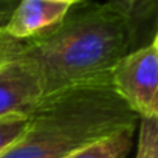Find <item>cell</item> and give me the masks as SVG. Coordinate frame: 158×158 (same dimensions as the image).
<instances>
[{"mask_svg":"<svg viewBox=\"0 0 158 158\" xmlns=\"http://www.w3.org/2000/svg\"><path fill=\"white\" fill-rule=\"evenodd\" d=\"M107 5L116 11L118 14L129 19L136 30L141 33L146 42L147 25L155 27V16H156V0H109Z\"/></svg>","mask_w":158,"mask_h":158,"instance_id":"52a82bcc","label":"cell"},{"mask_svg":"<svg viewBox=\"0 0 158 158\" xmlns=\"http://www.w3.org/2000/svg\"><path fill=\"white\" fill-rule=\"evenodd\" d=\"M135 158H158V118H139Z\"/></svg>","mask_w":158,"mask_h":158,"instance_id":"ba28073f","label":"cell"},{"mask_svg":"<svg viewBox=\"0 0 158 158\" xmlns=\"http://www.w3.org/2000/svg\"><path fill=\"white\" fill-rule=\"evenodd\" d=\"M71 6L59 0H19L3 31L16 40L37 37L60 23Z\"/></svg>","mask_w":158,"mask_h":158,"instance_id":"5b68a950","label":"cell"},{"mask_svg":"<svg viewBox=\"0 0 158 158\" xmlns=\"http://www.w3.org/2000/svg\"><path fill=\"white\" fill-rule=\"evenodd\" d=\"M59 2H65V3H70V5H76L79 2H82V0H59Z\"/></svg>","mask_w":158,"mask_h":158,"instance_id":"7c38bea8","label":"cell"},{"mask_svg":"<svg viewBox=\"0 0 158 158\" xmlns=\"http://www.w3.org/2000/svg\"><path fill=\"white\" fill-rule=\"evenodd\" d=\"M19 0H0V30H3Z\"/></svg>","mask_w":158,"mask_h":158,"instance_id":"8fae6325","label":"cell"},{"mask_svg":"<svg viewBox=\"0 0 158 158\" xmlns=\"http://www.w3.org/2000/svg\"><path fill=\"white\" fill-rule=\"evenodd\" d=\"M136 123L138 116L112 85L67 90L40 102L28 116L22 136L0 158H65Z\"/></svg>","mask_w":158,"mask_h":158,"instance_id":"7a4b0ae2","label":"cell"},{"mask_svg":"<svg viewBox=\"0 0 158 158\" xmlns=\"http://www.w3.org/2000/svg\"><path fill=\"white\" fill-rule=\"evenodd\" d=\"M144 40L107 3L79 2L50 31L20 40L16 57L37 73L45 98L81 87L110 85L115 65Z\"/></svg>","mask_w":158,"mask_h":158,"instance_id":"6da1fadb","label":"cell"},{"mask_svg":"<svg viewBox=\"0 0 158 158\" xmlns=\"http://www.w3.org/2000/svg\"><path fill=\"white\" fill-rule=\"evenodd\" d=\"M136 126L119 129L104 138H99L65 158H126L133 144Z\"/></svg>","mask_w":158,"mask_h":158,"instance_id":"8992f818","label":"cell"},{"mask_svg":"<svg viewBox=\"0 0 158 158\" xmlns=\"http://www.w3.org/2000/svg\"><path fill=\"white\" fill-rule=\"evenodd\" d=\"M45 99L34 68L19 57L0 65V118L30 116Z\"/></svg>","mask_w":158,"mask_h":158,"instance_id":"277c9868","label":"cell"},{"mask_svg":"<svg viewBox=\"0 0 158 158\" xmlns=\"http://www.w3.org/2000/svg\"><path fill=\"white\" fill-rule=\"evenodd\" d=\"M28 124V116L0 118V156H2L23 133Z\"/></svg>","mask_w":158,"mask_h":158,"instance_id":"9c48e42d","label":"cell"},{"mask_svg":"<svg viewBox=\"0 0 158 158\" xmlns=\"http://www.w3.org/2000/svg\"><path fill=\"white\" fill-rule=\"evenodd\" d=\"M113 92L139 118H158V39L127 53L110 76Z\"/></svg>","mask_w":158,"mask_h":158,"instance_id":"3957f363","label":"cell"},{"mask_svg":"<svg viewBox=\"0 0 158 158\" xmlns=\"http://www.w3.org/2000/svg\"><path fill=\"white\" fill-rule=\"evenodd\" d=\"M19 45H20V40L10 37L3 30H0V65L16 56Z\"/></svg>","mask_w":158,"mask_h":158,"instance_id":"30bf717a","label":"cell"}]
</instances>
